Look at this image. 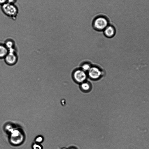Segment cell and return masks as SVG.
Wrapping results in <instances>:
<instances>
[{
  "label": "cell",
  "mask_w": 149,
  "mask_h": 149,
  "mask_svg": "<svg viewBox=\"0 0 149 149\" xmlns=\"http://www.w3.org/2000/svg\"><path fill=\"white\" fill-rule=\"evenodd\" d=\"M109 20L106 15L101 14L96 16L92 22V26L95 30L98 31H103L109 24Z\"/></svg>",
  "instance_id": "obj_1"
},
{
  "label": "cell",
  "mask_w": 149,
  "mask_h": 149,
  "mask_svg": "<svg viewBox=\"0 0 149 149\" xmlns=\"http://www.w3.org/2000/svg\"><path fill=\"white\" fill-rule=\"evenodd\" d=\"M88 77L93 81H97L101 79L104 75V70L99 66L92 65L87 72Z\"/></svg>",
  "instance_id": "obj_2"
},
{
  "label": "cell",
  "mask_w": 149,
  "mask_h": 149,
  "mask_svg": "<svg viewBox=\"0 0 149 149\" xmlns=\"http://www.w3.org/2000/svg\"><path fill=\"white\" fill-rule=\"evenodd\" d=\"M72 78L76 83L80 84L87 80V73L80 68L75 69L72 73Z\"/></svg>",
  "instance_id": "obj_3"
},
{
  "label": "cell",
  "mask_w": 149,
  "mask_h": 149,
  "mask_svg": "<svg viewBox=\"0 0 149 149\" xmlns=\"http://www.w3.org/2000/svg\"><path fill=\"white\" fill-rule=\"evenodd\" d=\"M2 9L4 13L8 16L15 17L17 14V8L10 3H5L2 6Z\"/></svg>",
  "instance_id": "obj_4"
},
{
  "label": "cell",
  "mask_w": 149,
  "mask_h": 149,
  "mask_svg": "<svg viewBox=\"0 0 149 149\" xmlns=\"http://www.w3.org/2000/svg\"><path fill=\"white\" fill-rule=\"evenodd\" d=\"M103 31L104 36L109 38L113 37L116 33L115 27L110 24L104 29Z\"/></svg>",
  "instance_id": "obj_5"
},
{
  "label": "cell",
  "mask_w": 149,
  "mask_h": 149,
  "mask_svg": "<svg viewBox=\"0 0 149 149\" xmlns=\"http://www.w3.org/2000/svg\"><path fill=\"white\" fill-rule=\"evenodd\" d=\"M15 54L13 52L8 53L5 56V60L6 62L9 64L12 65L15 64L17 59Z\"/></svg>",
  "instance_id": "obj_6"
},
{
  "label": "cell",
  "mask_w": 149,
  "mask_h": 149,
  "mask_svg": "<svg viewBox=\"0 0 149 149\" xmlns=\"http://www.w3.org/2000/svg\"><path fill=\"white\" fill-rule=\"evenodd\" d=\"M80 84V88L83 92H88L90 91L92 88V84L90 82L86 80Z\"/></svg>",
  "instance_id": "obj_7"
},
{
  "label": "cell",
  "mask_w": 149,
  "mask_h": 149,
  "mask_svg": "<svg viewBox=\"0 0 149 149\" xmlns=\"http://www.w3.org/2000/svg\"><path fill=\"white\" fill-rule=\"evenodd\" d=\"M92 65L90 62H85L81 64L80 68L87 73Z\"/></svg>",
  "instance_id": "obj_8"
},
{
  "label": "cell",
  "mask_w": 149,
  "mask_h": 149,
  "mask_svg": "<svg viewBox=\"0 0 149 149\" xmlns=\"http://www.w3.org/2000/svg\"><path fill=\"white\" fill-rule=\"evenodd\" d=\"M8 53L7 47L2 45H0V58L5 57Z\"/></svg>",
  "instance_id": "obj_9"
},
{
  "label": "cell",
  "mask_w": 149,
  "mask_h": 149,
  "mask_svg": "<svg viewBox=\"0 0 149 149\" xmlns=\"http://www.w3.org/2000/svg\"><path fill=\"white\" fill-rule=\"evenodd\" d=\"M32 149H43V148L39 143H36L32 145Z\"/></svg>",
  "instance_id": "obj_10"
},
{
  "label": "cell",
  "mask_w": 149,
  "mask_h": 149,
  "mask_svg": "<svg viewBox=\"0 0 149 149\" xmlns=\"http://www.w3.org/2000/svg\"><path fill=\"white\" fill-rule=\"evenodd\" d=\"M43 140V138L41 136H38L36 139V143H39L41 142Z\"/></svg>",
  "instance_id": "obj_11"
},
{
  "label": "cell",
  "mask_w": 149,
  "mask_h": 149,
  "mask_svg": "<svg viewBox=\"0 0 149 149\" xmlns=\"http://www.w3.org/2000/svg\"><path fill=\"white\" fill-rule=\"evenodd\" d=\"M7 0H0V4H3L5 3Z\"/></svg>",
  "instance_id": "obj_12"
},
{
  "label": "cell",
  "mask_w": 149,
  "mask_h": 149,
  "mask_svg": "<svg viewBox=\"0 0 149 149\" xmlns=\"http://www.w3.org/2000/svg\"><path fill=\"white\" fill-rule=\"evenodd\" d=\"M8 1L10 2V3H12L14 2L15 0H8Z\"/></svg>",
  "instance_id": "obj_13"
},
{
  "label": "cell",
  "mask_w": 149,
  "mask_h": 149,
  "mask_svg": "<svg viewBox=\"0 0 149 149\" xmlns=\"http://www.w3.org/2000/svg\"><path fill=\"white\" fill-rule=\"evenodd\" d=\"M62 149H65V148H63Z\"/></svg>",
  "instance_id": "obj_14"
},
{
  "label": "cell",
  "mask_w": 149,
  "mask_h": 149,
  "mask_svg": "<svg viewBox=\"0 0 149 149\" xmlns=\"http://www.w3.org/2000/svg\"><path fill=\"white\" fill-rule=\"evenodd\" d=\"M73 149V148H72V149Z\"/></svg>",
  "instance_id": "obj_15"
}]
</instances>
